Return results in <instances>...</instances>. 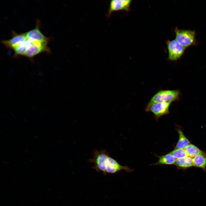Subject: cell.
<instances>
[{
	"mask_svg": "<svg viewBox=\"0 0 206 206\" xmlns=\"http://www.w3.org/2000/svg\"><path fill=\"white\" fill-rule=\"evenodd\" d=\"M109 156V154L105 149L96 150L93 152V157L89 159L88 161L94 164V166L92 167V169L97 172H101L104 175H106L105 163Z\"/></svg>",
	"mask_w": 206,
	"mask_h": 206,
	"instance_id": "cell-1",
	"label": "cell"
},
{
	"mask_svg": "<svg viewBox=\"0 0 206 206\" xmlns=\"http://www.w3.org/2000/svg\"><path fill=\"white\" fill-rule=\"evenodd\" d=\"M30 40V44L23 56L28 58L31 62H33L35 56L40 54L45 53L48 54L51 53L50 49L48 46V43Z\"/></svg>",
	"mask_w": 206,
	"mask_h": 206,
	"instance_id": "cell-2",
	"label": "cell"
},
{
	"mask_svg": "<svg viewBox=\"0 0 206 206\" xmlns=\"http://www.w3.org/2000/svg\"><path fill=\"white\" fill-rule=\"evenodd\" d=\"M175 33V40L184 47H189L194 43L195 35L194 31L176 28Z\"/></svg>",
	"mask_w": 206,
	"mask_h": 206,
	"instance_id": "cell-3",
	"label": "cell"
},
{
	"mask_svg": "<svg viewBox=\"0 0 206 206\" xmlns=\"http://www.w3.org/2000/svg\"><path fill=\"white\" fill-rule=\"evenodd\" d=\"M180 94L177 90H161L157 92L152 98L151 102H171L178 100Z\"/></svg>",
	"mask_w": 206,
	"mask_h": 206,
	"instance_id": "cell-4",
	"label": "cell"
},
{
	"mask_svg": "<svg viewBox=\"0 0 206 206\" xmlns=\"http://www.w3.org/2000/svg\"><path fill=\"white\" fill-rule=\"evenodd\" d=\"M171 102H149L146 107L147 112H150L154 114L155 118L158 119L161 116L169 113Z\"/></svg>",
	"mask_w": 206,
	"mask_h": 206,
	"instance_id": "cell-5",
	"label": "cell"
},
{
	"mask_svg": "<svg viewBox=\"0 0 206 206\" xmlns=\"http://www.w3.org/2000/svg\"><path fill=\"white\" fill-rule=\"evenodd\" d=\"M168 52V58L171 60L179 59L184 53L185 48L175 39L169 40L167 42Z\"/></svg>",
	"mask_w": 206,
	"mask_h": 206,
	"instance_id": "cell-6",
	"label": "cell"
},
{
	"mask_svg": "<svg viewBox=\"0 0 206 206\" xmlns=\"http://www.w3.org/2000/svg\"><path fill=\"white\" fill-rule=\"evenodd\" d=\"M12 37L9 39L2 40L1 43L7 49L13 50L26 41L28 38L26 33H17L14 31L12 32Z\"/></svg>",
	"mask_w": 206,
	"mask_h": 206,
	"instance_id": "cell-7",
	"label": "cell"
},
{
	"mask_svg": "<svg viewBox=\"0 0 206 206\" xmlns=\"http://www.w3.org/2000/svg\"><path fill=\"white\" fill-rule=\"evenodd\" d=\"M40 21L37 19L35 28L26 32L27 37L28 39L48 43L52 38L47 37L42 33L40 29Z\"/></svg>",
	"mask_w": 206,
	"mask_h": 206,
	"instance_id": "cell-8",
	"label": "cell"
},
{
	"mask_svg": "<svg viewBox=\"0 0 206 206\" xmlns=\"http://www.w3.org/2000/svg\"><path fill=\"white\" fill-rule=\"evenodd\" d=\"M131 0H112L110 1L107 14V17H109L112 13L120 10L128 11Z\"/></svg>",
	"mask_w": 206,
	"mask_h": 206,
	"instance_id": "cell-9",
	"label": "cell"
},
{
	"mask_svg": "<svg viewBox=\"0 0 206 206\" xmlns=\"http://www.w3.org/2000/svg\"><path fill=\"white\" fill-rule=\"evenodd\" d=\"M106 173H114L122 170L128 172H131L132 169L126 166H123L120 164L117 161L109 156L105 163Z\"/></svg>",
	"mask_w": 206,
	"mask_h": 206,
	"instance_id": "cell-10",
	"label": "cell"
},
{
	"mask_svg": "<svg viewBox=\"0 0 206 206\" xmlns=\"http://www.w3.org/2000/svg\"><path fill=\"white\" fill-rule=\"evenodd\" d=\"M177 159L171 152L165 155L159 157L158 161L154 165H171L174 164Z\"/></svg>",
	"mask_w": 206,
	"mask_h": 206,
	"instance_id": "cell-11",
	"label": "cell"
},
{
	"mask_svg": "<svg viewBox=\"0 0 206 206\" xmlns=\"http://www.w3.org/2000/svg\"><path fill=\"white\" fill-rule=\"evenodd\" d=\"M174 165L177 167L183 169L193 166V158L189 156L177 159Z\"/></svg>",
	"mask_w": 206,
	"mask_h": 206,
	"instance_id": "cell-12",
	"label": "cell"
},
{
	"mask_svg": "<svg viewBox=\"0 0 206 206\" xmlns=\"http://www.w3.org/2000/svg\"><path fill=\"white\" fill-rule=\"evenodd\" d=\"M31 43V40L28 39L24 42L15 48L13 50L14 52L13 57L16 58L19 56H23Z\"/></svg>",
	"mask_w": 206,
	"mask_h": 206,
	"instance_id": "cell-13",
	"label": "cell"
},
{
	"mask_svg": "<svg viewBox=\"0 0 206 206\" xmlns=\"http://www.w3.org/2000/svg\"><path fill=\"white\" fill-rule=\"evenodd\" d=\"M193 166L205 169L206 167V154H201L193 158Z\"/></svg>",
	"mask_w": 206,
	"mask_h": 206,
	"instance_id": "cell-14",
	"label": "cell"
},
{
	"mask_svg": "<svg viewBox=\"0 0 206 206\" xmlns=\"http://www.w3.org/2000/svg\"><path fill=\"white\" fill-rule=\"evenodd\" d=\"M188 156L192 158L201 154H205L195 145L190 144L185 148Z\"/></svg>",
	"mask_w": 206,
	"mask_h": 206,
	"instance_id": "cell-15",
	"label": "cell"
},
{
	"mask_svg": "<svg viewBox=\"0 0 206 206\" xmlns=\"http://www.w3.org/2000/svg\"><path fill=\"white\" fill-rule=\"evenodd\" d=\"M177 131L179 136V138L175 146V148H185L187 146L190 144V142L185 136L181 130H178Z\"/></svg>",
	"mask_w": 206,
	"mask_h": 206,
	"instance_id": "cell-16",
	"label": "cell"
},
{
	"mask_svg": "<svg viewBox=\"0 0 206 206\" xmlns=\"http://www.w3.org/2000/svg\"><path fill=\"white\" fill-rule=\"evenodd\" d=\"M170 152L176 159L188 156L185 148H175Z\"/></svg>",
	"mask_w": 206,
	"mask_h": 206,
	"instance_id": "cell-17",
	"label": "cell"
}]
</instances>
